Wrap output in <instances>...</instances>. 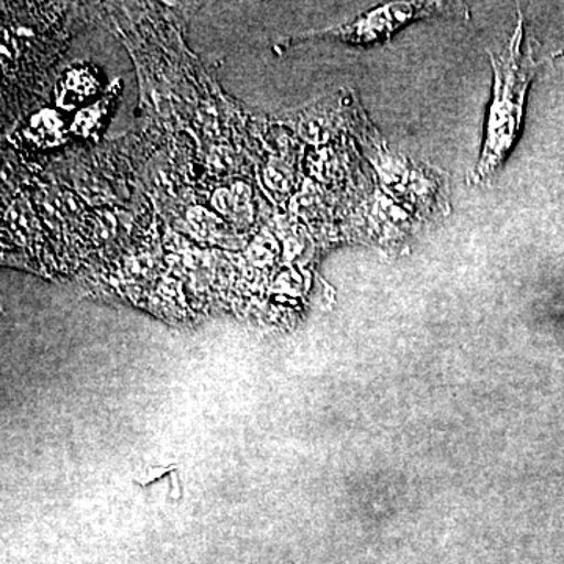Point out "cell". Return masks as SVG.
Instances as JSON below:
<instances>
[{"instance_id": "cell-1", "label": "cell", "mask_w": 564, "mask_h": 564, "mask_svg": "<svg viewBox=\"0 0 564 564\" xmlns=\"http://www.w3.org/2000/svg\"><path fill=\"white\" fill-rule=\"evenodd\" d=\"M522 32L524 25L521 21L508 50L500 57L491 55L496 90L489 111L484 152L474 172L475 182L485 181L502 165L521 131L527 88L540 65L533 61L532 52L524 54Z\"/></svg>"}, {"instance_id": "cell-2", "label": "cell", "mask_w": 564, "mask_h": 564, "mask_svg": "<svg viewBox=\"0 0 564 564\" xmlns=\"http://www.w3.org/2000/svg\"><path fill=\"white\" fill-rule=\"evenodd\" d=\"M441 6H444V3H389V6L381 7V9L369 11L351 24L323 32V35L339 36V39L351 41V43H373V41L388 39L392 32L411 21V18L432 14L440 10Z\"/></svg>"}]
</instances>
